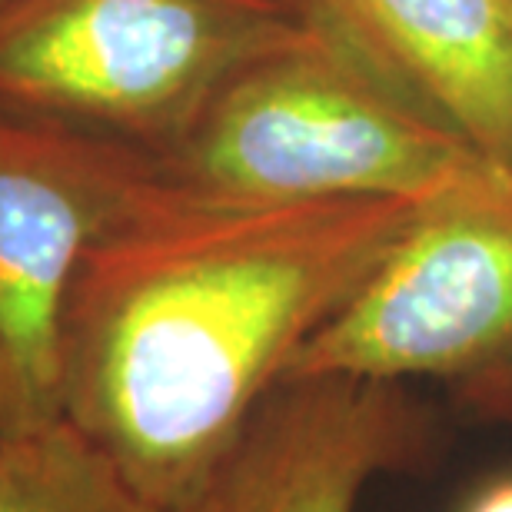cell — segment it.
I'll return each instance as SVG.
<instances>
[{"label": "cell", "mask_w": 512, "mask_h": 512, "mask_svg": "<svg viewBox=\"0 0 512 512\" xmlns=\"http://www.w3.org/2000/svg\"><path fill=\"white\" fill-rule=\"evenodd\" d=\"M416 203H237L160 177L80 266L64 416L153 509L187 512Z\"/></svg>", "instance_id": "6da1fadb"}, {"label": "cell", "mask_w": 512, "mask_h": 512, "mask_svg": "<svg viewBox=\"0 0 512 512\" xmlns=\"http://www.w3.org/2000/svg\"><path fill=\"white\" fill-rule=\"evenodd\" d=\"M496 167L320 17L213 97L157 157L210 200H426Z\"/></svg>", "instance_id": "7a4b0ae2"}, {"label": "cell", "mask_w": 512, "mask_h": 512, "mask_svg": "<svg viewBox=\"0 0 512 512\" xmlns=\"http://www.w3.org/2000/svg\"><path fill=\"white\" fill-rule=\"evenodd\" d=\"M306 20L303 0H10L0 107L160 157Z\"/></svg>", "instance_id": "3957f363"}, {"label": "cell", "mask_w": 512, "mask_h": 512, "mask_svg": "<svg viewBox=\"0 0 512 512\" xmlns=\"http://www.w3.org/2000/svg\"><path fill=\"white\" fill-rule=\"evenodd\" d=\"M512 373V177L486 167L419 200L393 247L283 380H443L466 399Z\"/></svg>", "instance_id": "277c9868"}, {"label": "cell", "mask_w": 512, "mask_h": 512, "mask_svg": "<svg viewBox=\"0 0 512 512\" xmlns=\"http://www.w3.org/2000/svg\"><path fill=\"white\" fill-rule=\"evenodd\" d=\"M133 143L0 107V413L64 416V323L94 243L157 190Z\"/></svg>", "instance_id": "5b68a950"}, {"label": "cell", "mask_w": 512, "mask_h": 512, "mask_svg": "<svg viewBox=\"0 0 512 512\" xmlns=\"http://www.w3.org/2000/svg\"><path fill=\"white\" fill-rule=\"evenodd\" d=\"M423 446L403 383L296 376L273 386L187 512H356L373 476Z\"/></svg>", "instance_id": "8992f818"}, {"label": "cell", "mask_w": 512, "mask_h": 512, "mask_svg": "<svg viewBox=\"0 0 512 512\" xmlns=\"http://www.w3.org/2000/svg\"><path fill=\"white\" fill-rule=\"evenodd\" d=\"M489 163L512 167V0H303Z\"/></svg>", "instance_id": "52a82bcc"}, {"label": "cell", "mask_w": 512, "mask_h": 512, "mask_svg": "<svg viewBox=\"0 0 512 512\" xmlns=\"http://www.w3.org/2000/svg\"><path fill=\"white\" fill-rule=\"evenodd\" d=\"M0 512H160L84 429L57 416L0 443Z\"/></svg>", "instance_id": "ba28073f"}, {"label": "cell", "mask_w": 512, "mask_h": 512, "mask_svg": "<svg viewBox=\"0 0 512 512\" xmlns=\"http://www.w3.org/2000/svg\"><path fill=\"white\" fill-rule=\"evenodd\" d=\"M469 409H476L479 416H493V419H512V373L506 380H496L493 386L479 389L466 399Z\"/></svg>", "instance_id": "9c48e42d"}, {"label": "cell", "mask_w": 512, "mask_h": 512, "mask_svg": "<svg viewBox=\"0 0 512 512\" xmlns=\"http://www.w3.org/2000/svg\"><path fill=\"white\" fill-rule=\"evenodd\" d=\"M466 512H512V479H503V483L483 489L466 506Z\"/></svg>", "instance_id": "30bf717a"}, {"label": "cell", "mask_w": 512, "mask_h": 512, "mask_svg": "<svg viewBox=\"0 0 512 512\" xmlns=\"http://www.w3.org/2000/svg\"><path fill=\"white\" fill-rule=\"evenodd\" d=\"M7 433H10V429H7V423H4V413H0V443L7 439Z\"/></svg>", "instance_id": "8fae6325"}, {"label": "cell", "mask_w": 512, "mask_h": 512, "mask_svg": "<svg viewBox=\"0 0 512 512\" xmlns=\"http://www.w3.org/2000/svg\"><path fill=\"white\" fill-rule=\"evenodd\" d=\"M7 4H10V0H0V10H4V7H7Z\"/></svg>", "instance_id": "7c38bea8"}, {"label": "cell", "mask_w": 512, "mask_h": 512, "mask_svg": "<svg viewBox=\"0 0 512 512\" xmlns=\"http://www.w3.org/2000/svg\"><path fill=\"white\" fill-rule=\"evenodd\" d=\"M509 177H512V167H509Z\"/></svg>", "instance_id": "4fadbf2b"}]
</instances>
